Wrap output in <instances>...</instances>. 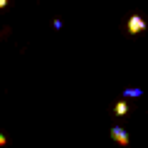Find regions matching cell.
<instances>
[{
    "label": "cell",
    "instance_id": "obj_4",
    "mask_svg": "<svg viewBox=\"0 0 148 148\" xmlns=\"http://www.w3.org/2000/svg\"><path fill=\"white\" fill-rule=\"evenodd\" d=\"M141 89H123V96H141Z\"/></svg>",
    "mask_w": 148,
    "mask_h": 148
},
{
    "label": "cell",
    "instance_id": "obj_3",
    "mask_svg": "<svg viewBox=\"0 0 148 148\" xmlns=\"http://www.w3.org/2000/svg\"><path fill=\"white\" fill-rule=\"evenodd\" d=\"M114 114H116V116H126L128 114V104L126 101H116V104H114Z\"/></svg>",
    "mask_w": 148,
    "mask_h": 148
},
{
    "label": "cell",
    "instance_id": "obj_1",
    "mask_svg": "<svg viewBox=\"0 0 148 148\" xmlns=\"http://www.w3.org/2000/svg\"><path fill=\"white\" fill-rule=\"evenodd\" d=\"M146 30V20L138 15H131L128 17V35H138V32Z\"/></svg>",
    "mask_w": 148,
    "mask_h": 148
},
{
    "label": "cell",
    "instance_id": "obj_6",
    "mask_svg": "<svg viewBox=\"0 0 148 148\" xmlns=\"http://www.w3.org/2000/svg\"><path fill=\"white\" fill-rule=\"evenodd\" d=\"M8 5V0H0V8H5Z\"/></svg>",
    "mask_w": 148,
    "mask_h": 148
},
{
    "label": "cell",
    "instance_id": "obj_2",
    "mask_svg": "<svg viewBox=\"0 0 148 148\" xmlns=\"http://www.w3.org/2000/svg\"><path fill=\"white\" fill-rule=\"evenodd\" d=\"M111 138H114V141H116L119 146H128V143H131V138H128V133L123 131L121 126H114V128H111Z\"/></svg>",
    "mask_w": 148,
    "mask_h": 148
},
{
    "label": "cell",
    "instance_id": "obj_5",
    "mask_svg": "<svg viewBox=\"0 0 148 148\" xmlns=\"http://www.w3.org/2000/svg\"><path fill=\"white\" fill-rule=\"evenodd\" d=\"M5 143H8V138L3 136V133H0V146H5Z\"/></svg>",
    "mask_w": 148,
    "mask_h": 148
}]
</instances>
